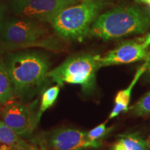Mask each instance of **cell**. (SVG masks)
Returning a JSON list of instances; mask_svg holds the SVG:
<instances>
[{"instance_id":"9c48e42d","label":"cell","mask_w":150,"mask_h":150,"mask_svg":"<svg viewBox=\"0 0 150 150\" xmlns=\"http://www.w3.org/2000/svg\"><path fill=\"white\" fill-rule=\"evenodd\" d=\"M47 142L54 150H84L88 148H99L100 140H91L86 132L73 129H59L49 135Z\"/></svg>"},{"instance_id":"d6986e66","label":"cell","mask_w":150,"mask_h":150,"mask_svg":"<svg viewBox=\"0 0 150 150\" xmlns=\"http://www.w3.org/2000/svg\"><path fill=\"white\" fill-rule=\"evenodd\" d=\"M0 150H16V149H14L13 148L10 147V146H8L6 145H4V144H3L2 145L0 146Z\"/></svg>"},{"instance_id":"5bb4252c","label":"cell","mask_w":150,"mask_h":150,"mask_svg":"<svg viewBox=\"0 0 150 150\" xmlns=\"http://www.w3.org/2000/svg\"><path fill=\"white\" fill-rule=\"evenodd\" d=\"M60 92V86H54L49 88L44 92L41 97L40 106L38 112H37V120L39 122L43 112L54 105L56 101Z\"/></svg>"},{"instance_id":"30bf717a","label":"cell","mask_w":150,"mask_h":150,"mask_svg":"<svg viewBox=\"0 0 150 150\" xmlns=\"http://www.w3.org/2000/svg\"><path fill=\"white\" fill-rule=\"evenodd\" d=\"M147 67V61H146L145 64H143L137 71L135 76L131 83L126 89L119 91L116 95L115 98L114 107L108 117V119H112L119 115L121 112H127L129 110V104L131 99V94L135 84L140 78V76L144 74Z\"/></svg>"},{"instance_id":"8fae6325","label":"cell","mask_w":150,"mask_h":150,"mask_svg":"<svg viewBox=\"0 0 150 150\" xmlns=\"http://www.w3.org/2000/svg\"><path fill=\"white\" fill-rule=\"evenodd\" d=\"M0 142L16 150H27L29 145L2 120L0 121Z\"/></svg>"},{"instance_id":"9a60e30c","label":"cell","mask_w":150,"mask_h":150,"mask_svg":"<svg viewBox=\"0 0 150 150\" xmlns=\"http://www.w3.org/2000/svg\"><path fill=\"white\" fill-rule=\"evenodd\" d=\"M131 112L136 115H145L150 114V92L130 108Z\"/></svg>"},{"instance_id":"ffe728a7","label":"cell","mask_w":150,"mask_h":150,"mask_svg":"<svg viewBox=\"0 0 150 150\" xmlns=\"http://www.w3.org/2000/svg\"><path fill=\"white\" fill-rule=\"evenodd\" d=\"M144 44H145V45L147 47H148L150 45V33L146 35L145 41H144Z\"/></svg>"},{"instance_id":"4fadbf2b","label":"cell","mask_w":150,"mask_h":150,"mask_svg":"<svg viewBox=\"0 0 150 150\" xmlns=\"http://www.w3.org/2000/svg\"><path fill=\"white\" fill-rule=\"evenodd\" d=\"M148 143L136 135H126L114 144L112 150H147Z\"/></svg>"},{"instance_id":"8992f818","label":"cell","mask_w":150,"mask_h":150,"mask_svg":"<svg viewBox=\"0 0 150 150\" xmlns=\"http://www.w3.org/2000/svg\"><path fill=\"white\" fill-rule=\"evenodd\" d=\"M77 2L78 0H10V6L21 18L50 22L60 11Z\"/></svg>"},{"instance_id":"e0dca14e","label":"cell","mask_w":150,"mask_h":150,"mask_svg":"<svg viewBox=\"0 0 150 150\" xmlns=\"http://www.w3.org/2000/svg\"><path fill=\"white\" fill-rule=\"evenodd\" d=\"M27 150H54L52 149H48V147H47V146L43 145L42 144L39 146H33V145H29Z\"/></svg>"},{"instance_id":"603a6c76","label":"cell","mask_w":150,"mask_h":150,"mask_svg":"<svg viewBox=\"0 0 150 150\" xmlns=\"http://www.w3.org/2000/svg\"><path fill=\"white\" fill-rule=\"evenodd\" d=\"M83 1H86V0H83Z\"/></svg>"},{"instance_id":"7402d4cb","label":"cell","mask_w":150,"mask_h":150,"mask_svg":"<svg viewBox=\"0 0 150 150\" xmlns=\"http://www.w3.org/2000/svg\"><path fill=\"white\" fill-rule=\"evenodd\" d=\"M1 20H2V11L0 8V29H1Z\"/></svg>"},{"instance_id":"5b68a950","label":"cell","mask_w":150,"mask_h":150,"mask_svg":"<svg viewBox=\"0 0 150 150\" xmlns=\"http://www.w3.org/2000/svg\"><path fill=\"white\" fill-rule=\"evenodd\" d=\"M99 55L89 53L70 56L59 66L47 74V78L59 86L65 83L76 84L86 93H90L95 88L96 75L100 68Z\"/></svg>"},{"instance_id":"6da1fadb","label":"cell","mask_w":150,"mask_h":150,"mask_svg":"<svg viewBox=\"0 0 150 150\" xmlns=\"http://www.w3.org/2000/svg\"><path fill=\"white\" fill-rule=\"evenodd\" d=\"M150 28V16L136 6H120L97 17L89 34L104 40L140 34Z\"/></svg>"},{"instance_id":"3957f363","label":"cell","mask_w":150,"mask_h":150,"mask_svg":"<svg viewBox=\"0 0 150 150\" xmlns=\"http://www.w3.org/2000/svg\"><path fill=\"white\" fill-rule=\"evenodd\" d=\"M103 3L98 0H86L60 11L50 22L56 34L67 40L81 42L89 35Z\"/></svg>"},{"instance_id":"277c9868","label":"cell","mask_w":150,"mask_h":150,"mask_svg":"<svg viewBox=\"0 0 150 150\" xmlns=\"http://www.w3.org/2000/svg\"><path fill=\"white\" fill-rule=\"evenodd\" d=\"M1 37L8 50L40 47L51 50H60L55 38L49 34L43 24L31 19H12L1 27Z\"/></svg>"},{"instance_id":"ba28073f","label":"cell","mask_w":150,"mask_h":150,"mask_svg":"<svg viewBox=\"0 0 150 150\" xmlns=\"http://www.w3.org/2000/svg\"><path fill=\"white\" fill-rule=\"evenodd\" d=\"M144 42L127 41L108 52L104 55H99L100 67L109 65L127 64L150 59V52Z\"/></svg>"},{"instance_id":"52a82bcc","label":"cell","mask_w":150,"mask_h":150,"mask_svg":"<svg viewBox=\"0 0 150 150\" xmlns=\"http://www.w3.org/2000/svg\"><path fill=\"white\" fill-rule=\"evenodd\" d=\"M33 108V104L9 102L2 110V121L20 136H29L38 124Z\"/></svg>"},{"instance_id":"7c38bea8","label":"cell","mask_w":150,"mask_h":150,"mask_svg":"<svg viewBox=\"0 0 150 150\" xmlns=\"http://www.w3.org/2000/svg\"><path fill=\"white\" fill-rule=\"evenodd\" d=\"M15 95L6 65L0 59V104L11 102Z\"/></svg>"},{"instance_id":"44dd1931","label":"cell","mask_w":150,"mask_h":150,"mask_svg":"<svg viewBox=\"0 0 150 150\" xmlns=\"http://www.w3.org/2000/svg\"><path fill=\"white\" fill-rule=\"evenodd\" d=\"M137 1L145 4H147L150 8V0H137Z\"/></svg>"},{"instance_id":"ac0fdd59","label":"cell","mask_w":150,"mask_h":150,"mask_svg":"<svg viewBox=\"0 0 150 150\" xmlns=\"http://www.w3.org/2000/svg\"><path fill=\"white\" fill-rule=\"evenodd\" d=\"M144 74H145V79L147 81H150V59L147 60V67Z\"/></svg>"},{"instance_id":"7a4b0ae2","label":"cell","mask_w":150,"mask_h":150,"mask_svg":"<svg viewBox=\"0 0 150 150\" xmlns=\"http://www.w3.org/2000/svg\"><path fill=\"white\" fill-rule=\"evenodd\" d=\"M7 70L15 95H22L41 86L50 69L47 56L37 52H22L8 56Z\"/></svg>"},{"instance_id":"2e32d148","label":"cell","mask_w":150,"mask_h":150,"mask_svg":"<svg viewBox=\"0 0 150 150\" xmlns=\"http://www.w3.org/2000/svg\"><path fill=\"white\" fill-rule=\"evenodd\" d=\"M112 129V127H106V122L101 124L95 128L86 132V136L91 140H99V139L106 136Z\"/></svg>"}]
</instances>
